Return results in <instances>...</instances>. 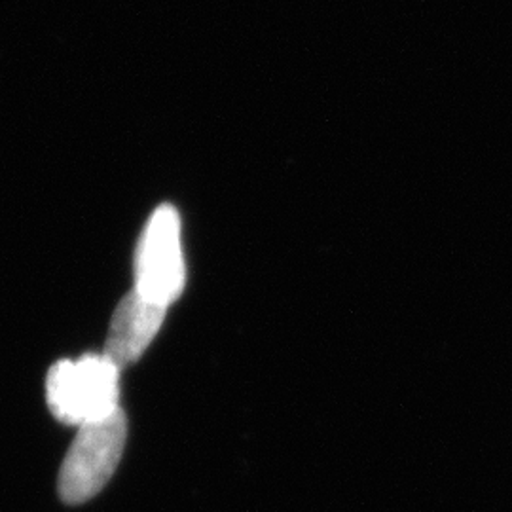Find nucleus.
<instances>
[{"mask_svg":"<svg viewBox=\"0 0 512 512\" xmlns=\"http://www.w3.org/2000/svg\"><path fill=\"white\" fill-rule=\"evenodd\" d=\"M164 317L162 306L148 302L135 291L128 294L114 311L105 355L120 370L133 365L158 334Z\"/></svg>","mask_w":512,"mask_h":512,"instance_id":"20e7f679","label":"nucleus"},{"mask_svg":"<svg viewBox=\"0 0 512 512\" xmlns=\"http://www.w3.org/2000/svg\"><path fill=\"white\" fill-rule=\"evenodd\" d=\"M128 439L122 408L107 420L78 427L59 471V495L69 505L86 503L99 494L114 475Z\"/></svg>","mask_w":512,"mask_h":512,"instance_id":"f03ea898","label":"nucleus"},{"mask_svg":"<svg viewBox=\"0 0 512 512\" xmlns=\"http://www.w3.org/2000/svg\"><path fill=\"white\" fill-rule=\"evenodd\" d=\"M183 283L179 217L173 207L164 205L152 215L141 241L135 293L167 310L183 291Z\"/></svg>","mask_w":512,"mask_h":512,"instance_id":"7ed1b4c3","label":"nucleus"},{"mask_svg":"<svg viewBox=\"0 0 512 512\" xmlns=\"http://www.w3.org/2000/svg\"><path fill=\"white\" fill-rule=\"evenodd\" d=\"M46 401L65 425L107 420L120 410V368L105 353L57 361L46 378Z\"/></svg>","mask_w":512,"mask_h":512,"instance_id":"f257e3e1","label":"nucleus"}]
</instances>
